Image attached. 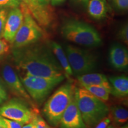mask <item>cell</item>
<instances>
[{"instance_id": "9c48e42d", "label": "cell", "mask_w": 128, "mask_h": 128, "mask_svg": "<svg viewBox=\"0 0 128 128\" xmlns=\"http://www.w3.org/2000/svg\"><path fill=\"white\" fill-rule=\"evenodd\" d=\"M1 75L4 84L13 95L34 106L32 99L25 89L21 79L12 66L8 64H5L1 70Z\"/></svg>"}, {"instance_id": "8992f818", "label": "cell", "mask_w": 128, "mask_h": 128, "mask_svg": "<svg viewBox=\"0 0 128 128\" xmlns=\"http://www.w3.org/2000/svg\"><path fill=\"white\" fill-rule=\"evenodd\" d=\"M20 7L23 12L24 18L12 43L16 49L35 44L44 34L42 28L37 23L24 5L21 3Z\"/></svg>"}, {"instance_id": "8fae6325", "label": "cell", "mask_w": 128, "mask_h": 128, "mask_svg": "<svg viewBox=\"0 0 128 128\" xmlns=\"http://www.w3.org/2000/svg\"><path fill=\"white\" fill-rule=\"evenodd\" d=\"M23 12L20 7L9 11L3 36V38L9 44L13 43L16 33L23 23Z\"/></svg>"}, {"instance_id": "e575fe53", "label": "cell", "mask_w": 128, "mask_h": 128, "mask_svg": "<svg viewBox=\"0 0 128 128\" xmlns=\"http://www.w3.org/2000/svg\"><path fill=\"white\" fill-rule=\"evenodd\" d=\"M0 128H4L3 127V126H2V125H1V124H0Z\"/></svg>"}, {"instance_id": "4316f807", "label": "cell", "mask_w": 128, "mask_h": 128, "mask_svg": "<svg viewBox=\"0 0 128 128\" xmlns=\"http://www.w3.org/2000/svg\"><path fill=\"white\" fill-rule=\"evenodd\" d=\"M110 122H111V120L110 118L106 117L96 125L95 128H107V127L109 125Z\"/></svg>"}, {"instance_id": "ffe728a7", "label": "cell", "mask_w": 128, "mask_h": 128, "mask_svg": "<svg viewBox=\"0 0 128 128\" xmlns=\"http://www.w3.org/2000/svg\"><path fill=\"white\" fill-rule=\"evenodd\" d=\"M32 122L34 123L36 128H52L38 114V112L34 113Z\"/></svg>"}, {"instance_id": "603a6c76", "label": "cell", "mask_w": 128, "mask_h": 128, "mask_svg": "<svg viewBox=\"0 0 128 128\" xmlns=\"http://www.w3.org/2000/svg\"><path fill=\"white\" fill-rule=\"evenodd\" d=\"M3 126L4 128H22L23 124L18 122L10 120L2 117Z\"/></svg>"}, {"instance_id": "d6a6232c", "label": "cell", "mask_w": 128, "mask_h": 128, "mask_svg": "<svg viewBox=\"0 0 128 128\" xmlns=\"http://www.w3.org/2000/svg\"><path fill=\"white\" fill-rule=\"evenodd\" d=\"M107 128H114V127L112 125H108V127H107Z\"/></svg>"}, {"instance_id": "2e32d148", "label": "cell", "mask_w": 128, "mask_h": 128, "mask_svg": "<svg viewBox=\"0 0 128 128\" xmlns=\"http://www.w3.org/2000/svg\"><path fill=\"white\" fill-rule=\"evenodd\" d=\"M50 48L54 55L56 58V60L63 70L65 76L70 79L74 74L66 54L64 51L62 46L56 42H52L50 44Z\"/></svg>"}, {"instance_id": "30bf717a", "label": "cell", "mask_w": 128, "mask_h": 128, "mask_svg": "<svg viewBox=\"0 0 128 128\" xmlns=\"http://www.w3.org/2000/svg\"><path fill=\"white\" fill-rule=\"evenodd\" d=\"M60 124L61 128H86L74 95L62 114Z\"/></svg>"}, {"instance_id": "7c38bea8", "label": "cell", "mask_w": 128, "mask_h": 128, "mask_svg": "<svg viewBox=\"0 0 128 128\" xmlns=\"http://www.w3.org/2000/svg\"><path fill=\"white\" fill-rule=\"evenodd\" d=\"M108 60L112 66L116 70H126L128 66V49L120 44H113L110 48Z\"/></svg>"}, {"instance_id": "e0dca14e", "label": "cell", "mask_w": 128, "mask_h": 128, "mask_svg": "<svg viewBox=\"0 0 128 128\" xmlns=\"http://www.w3.org/2000/svg\"><path fill=\"white\" fill-rule=\"evenodd\" d=\"M82 87L103 102H106L109 98L110 91L106 88L102 86H85Z\"/></svg>"}, {"instance_id": "d6986e66", "label": "cell", "mask_w": 128, "mask_h": 128, "mask_svg": "<svg viewBox=\"0 0 128 128\" xmlns=\"http://www.w3.org/2000/svg\"><path fill=\"white\" fill-rule=\"evenodd\" d=\"M8 12V9H0V39H2L4 36L5 26Z\"/></svg>"}, {"instance_id": "9a60e30c", "label": "cell", "mask_w": 128, "mask_h": 128, "mask_svg": "<svg viewBox=\"0 0 128 128\" xmlns=\"http://www.w3.org/2000/svg\"><path fill=\"white\" fill-rule=\"evenodd\" d=\"M110 94L116 97H127L128 94V78L125 76H110Z\"/></svg>"}, {"instance_id": "52a82bcc", "label": "cell", "mask_w": 128, "mask_h": 128, "mask_svg": "<svg viewBox=\"0 0 128 128\" xmlns=\"http://www.w3.org/2000/svg\"><path fill=\"white\" fill-rule=\"evenodd\" d=\"M66 55L73 74L81 76L96 69L97 57L92 52L72 45H68Z\"/></svg>"}, {"instance_id": "cb8c5ba5", "label": "cell", "mask_w": 128, "mask_h": 128, "mask_svg": "<svg viewBox=\"0 0 128 128\" xmlns=\"http://www.w3.org/2000/svg\"><path fill=\"white\" fill-rule=\"evenodd\" d=\"M118 37L124 44H128V24L123 26L118 32Z\"/></svg>"}, {"instance_id": "ba28073f", "label": "cell", "mask_w": 128, "mask_h": 128, "mask_svg": "<svg viewBox=\"0 0 128 128\" xmlns=\"http://www.w3.org/2000/svg\"><path fill=\"white\" fill-rule=\"evenodd\" d=\"M28 102L16 98L6 101L0 106V116L6 119L18 122L24 124L32 122L36 108H31Z\"/></svg>"}, {"instance_id": "836d02e7", "label": "cell", "mask_w": 128, "mask_h": 128, "mask_svg": "<svg viewBox=\"0 0 128 128\" xmlns=\"http://www.w3.org/2000/svg\"><path fill=\"white\" fill-rule=\"evenodd\" d=\"M121 128H128V124H126V125H124L123 126V127H122Z\"/></svg>"}, {"instance_id": "7a4b0ae2", "label": "cell", "mask_w": 128, "mask_h": 128, "mask_svg": "<svg viewBox=\"0 0 128 128\" xmlns=\"http://www.w3.org/2000/svg\"><path fill=\"white\" fill-rule=\"evenodd\" d=\"M74 98L83 121L88 127L97 125L109 112L104 102L82 87L74 90Z\"/></svg>"}, {"instance_id": "f546056e", "label": "cell", "mask_w": 128, "mask_h": 128, "mask_svg": "<svg viewBox=\"0 0 128 128\" xmlns=\"http://www.w3.org/2000/svg\"><path fill=\"white\" fill-rule=\"evenodd\" d=\"M65 1V0H50V4L52 7H54L63 4Z\"/></svg>"}, {"instance_id": "5b68a950", "label": "cell", "mask_w": 128, "mask_h": 128, "mask_svg": "<svg viewBox=\"0 0 128 128\" xmlns=\"http://www.w3.org/2000/svg\"><path fill=\"white\" fill-rule=\"evenodd\" d=\"M65 77V76L49 78L24 76L20 79L31 98L36 103L40 104Z\"/></svg>"}, {"instance_id": "7402d4cb", "label": "cell", "mask_w": 128, "mask_h": 128, "mask_svg": "<svg viewBox=\"0 0 128 128\" xmlns=\"http://www.w3.org/2000/svg\"><path fill=\"white\" fill-rule=\"evenodd\" d=\"M113 6L118 10L126 12L128 8V0H112Z\"/></svg>"}, {"instance_id": "4fadbf2b", "label": "cell", "mask_w": 128, "mask_h": 128, "mask_svg": "<svg viewBox=\"0 0 128 128\" xmlns=\"http://www.w3.org/2000/svg\"><path fill=\"white\" fill-rule=\"evenodd\" d=\"M87 8L89 16L96 20L107 17L112 10L107 0H89Z\"/></svg>"}, {"instance_id": "277c9868", "label": "cell", "mask_w": 128, "mask_h": 128, "mask_svg": "<svg viewBox=\"0 0 128 128\" xmlns=\"http://www.w3.org/2000/svg\"><path fill=\"white\" fill-rule=\"evenodd\" d=\"M74 95V87L71 83L62 86L49 97L44 104L43 112L48 121L54 126L60 124L62 114Z\"/></svg>"}, {"instance_id": "f1b7e54d", "label": "cell", "mask_w": 128, "mask_h": 128, "mask_svg": "<svg viewBox=\"0 0 128 128\" xmlns=\"http://www.w3.org/2000/svg\"><path fill=\"white\" fill-rule=\"evenodd\" d=\"M71 1L73 2H74L75 4L80 5V6H82V7L87 8L89 0H71Z\"/></svg>"}, {"instance_id": "6da1fadb", "label": "cell", "mask_w": 128, "mask_h": 128, "mask_svg": "<svg viewBox=\"0 0 128 128\" xmlns=\"http://www.w3.org/2000/svg\"><path fill=\"white\" fill-rule=\"evenodd\" d=\"M15 52L17 68L24 76L59 77L65 76L63 70L49 50L44 46L28 45Z\"/></svg>"}, {"instance_id": "d4e9b609", "label": "cell", "mask_w": 128, "mask_h": 128, "mask_svg": "<svg viewBox=\"0 0 128 128\" xmlns=\"http://www.w3.org/2000/svg\"><path fill=\"white\" fill-rule=\"evenodd\" d=\"M8 99L7 90L5 87L4 84H3L1 79H0V105L2 104Z\"/></svg>"}, {"instance_id": "5bb4252c", "label": "cell", "mask_w": 128, "mask_h": 128, "mask_svg": "<svg viewBox=\"0 0 128 128\" xmlns=\"http://www.w3.org/2000/svg\"><path fill=\"white\" fill-rule=\"evenodd\" d=\"M78 82L81 87L102 86L110 91V85L106 76L99 73H88L78 76Z\"/></svg>"}, {"instance_id": "ac0fdd59", "label": "cell", "mask_w": 128, "mask_h": 128, "mask_svg": "<svg viewBox=\"0 0 128 128\" xmlns=\"http://www.w3.org/2000/svg\"><path fill=\"white\" fill-rule=\"evenodd\" d=\"M113 119L116 124H125L128 119V112L120 106H114L112 109Z\"/></svg>"}, {"instance_id": "83f0119b", "label": "cell", "mask_w": 128, "mask_h": 128, "mask_svg": "<svg viewBox=\"0 0 128 128\" xmlns=\"http://www.w3.org/2000/svg\"><path fill=\"white\" fill-rule=\"evenodd\" d=\"M34 4L39 6H48L50 5V0H31Z\"/></svg>"}, {"instance_id": "1f68e13d", "label": "cell", "mask_w": 128, "mask_h": 128, "mask_svg": "<svg viewBox=\"0 0 128 128\" xmlns=\"http://www.w3.org/2000/svg\"><path fill=\"white\" fill-rule=\"evenodd\" d=\"M0 124L2 125L3 127H4V126H3V121H2V117L0 116Z\"/></svg>"}, {"instance_id": "44dd1931", "label": "cell", "mask_w": 128, "mask_h": 128, "mask_svg": "<svg viewBox=\"0 0 128 128\" xmlns=\"http://www.w3.org/2000/svg\"><path fill=\"white\" fill-rule=\"evenodd\" d=\"M21 3L19 0H0V9H12L19 7Z\"/></svg>"}, {"instance_id": "4dcf8cb0", "label": "cell", "mask_w": 128, "mask_h": 128, "mask_svg": "<svg viewBox=\"0 0 128 128\" xmlns=\"http://www.w3.org/2000/svg\"><path fill=\"white\" fill-rule=\"evenodd\" d=\"M22 128H36V126H35L34 123L32 121L28 124H25V125H23Z\"/></svg>"}, {"instance_id": "484cf974", "label": "cell", "mask_w": 128, "mask_h": 128, "mask_svg": "<svg viewBox=\"0 0 128 128\" xmlns=\"http://www.w3.org/2000/svg\"><path fill=\"white\" fill-rule=\"evenodd\" d=\"M9 43L4 39H0V56L8 52Z\"/></svg>"}, {"instance_id": "3957f363", "label": "cell", "mask_w": 128, "mask_h": 128, "mask_svg": "<svg viewBox=\"0 0 128 128\" xmlns=\"http://www.w3.org/2000/svg\"><path fill=\"white\" fill-rule=\"evenodd\" d=\"M61 33L68 40L86 46H97L102 43L98 32L89 24L72 19L64 22Z\"/></svg>"}]
</instances>
